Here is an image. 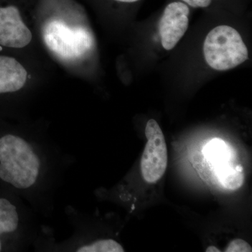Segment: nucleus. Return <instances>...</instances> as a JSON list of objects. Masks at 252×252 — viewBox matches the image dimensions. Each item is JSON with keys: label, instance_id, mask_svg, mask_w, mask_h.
Wrapping results in <instances>:
<instances>
[{"label": "nucleus", "instance_id": "1", "mask_svg": "<svg viewBox=\"0 0 252 252\" xmlns=\"http://www.w3.org/2000/svg\"><path fill=\"white\" fill-rule=\"evenodd\" d=\"M76 159L42 131L0 135V182L44 218L52 217L56 196Z\"/></svg>", "mask_w": 252, "mask_h": 252}, {"label": "nucleus", "instance_id": "2", "mask_svg": "<svg viewBox=\"0 0 252 252\" xmlns=\"http://www.w3.org/2000/svg\"><path fill=\"white\" fill-rule=\"evenodd\" d=\"M0 195V252H27L40 235L39 215L14 190Z\"/></svg>", "mask_w": 252, "mask_h": 252}, {"label": "nucleus", "instance_id": "3", "mask_svg": "<svg viewBox=\"0 0 252 252\" xmlns=\"http://www.w3.org/2000/svg\"><path fill=\"white\" fill-rule=\"evenodd\" d=\"M207 64L215 70L236 67L249 59L248 49L238 32L228 26H220L209 32L203 46Z\"/></svg>", "mask_w": 252, "mask_h": 252}, {"label": "nucleus", "instance_id": "4", "mask_svg": "<svg viewBox=\"0 0 252 252\" xmlns=\"http://www.w3.org/2000/svg\"><path fill=\"white\" fill-rule=\"evenodd\" d=\"M43 36L47 47L63 59L81 57L91 49L93 44L92 36L85 28L68 26L60 20L46 23Z\"/></svg>", "mask_w": 252, "mask_h": 252}, {"label": "nucleus", "instance_id": "5", "mask_svg": "<svg viewBox=\"0 0 252 252\" xmlns=\"http://www.w3.org/2000/svg\"><path fill=\"white\" fill-rule=\"evenodd\" d=\"M147 142L141 158V173L146 182L153 184L165 174L167 165V149L165 136L154 119L147 122L145 128Z\"/></svg>", "mask_w": 252, "mask_h": 252}, {"label": "nucleus", "instance_id": "6", "mask_svg": "<svg viewBox=\"0 0 252 252\" xmlns=\"http://www.w3.org/2000/svg\"><path fill=\"white\" fill-rule=\"evenodd\" d=\"M189 15L188 6L182 1H174L165 7L159 22L164 49L172 50L185 35L189 27Z\"/></svg>", "mask_w": 252, "mask_h": 252}, {"label": "nucleus", "instance_id": "7", "mask_svg": "<svg viewBox=\"0 0 252 252\" xmlns=\"http://www.w3.org/2000/svg\"><path fill=\"white\" fill-rule=\"evenodd\" d=\"M32 38L16 6L0 7V45L20 49L28 45Z\"/></svg>", "mask_w": 252, "mask_h": 252}, {"label": "nucleus", "instance_id": "8", "mask_svg": "<svg viewBox=\"0 0 252 252\" xmlns=\"http://www.w3.org/2000/svg\"><path fill=\"white\" fill-rule=\"evenodd\" d=\"M26 79L27 72L21 63L13 58L0 56V94L21 90Z\"/></svg>", "mask_w": 252, "mask_h": 252}, {"label": "nucleus", "instance_id": "9", "mask_svg": "<svg viewBox=\"0 0 252 252\" xmlns=\"http://www.w3.org/2000/svg\"><path fill=\"white\" fill-rule=\"evenodd\" d=\"M215 174L223 188L235 190L243 186L245 175L241 165H232L228 162H217Z\"/></svg>", "mask_w": 252, "mask_h": 252}, {"label": "nucleus", "instance_id": "10", "mask_svg": "<svg viewBox=\"0 0 252 252\" xmlns=\"http://www.w3.org/2000/svg\"><path fill=\"white\" fill-rule=\"evenodd\" d=\"M227 146L223 141L220 139H214L204 149L205 157L213 162L225 161L227 158Z\"/></svg>", "mask_w": 252, "mask_h": 252}, {"label": "nucleus", "instance_id": "11", "mask_svg": "<svg viewBox=\"0 0 252 252\" xmlns=\"http://www.w3.org/2000/svg\"><path fill=\"white\" fill-rule=\"evenodd\" d=\"M225 252H251L252 247L242 239H235L230 242L228 248L225 250Z\"/></svg>", "mask_w": 252, "mask_h": 252}, {"label": "nucleus", "instance_id": "12", "mask_svg": "<svg viewBox=\"0 0 252 252\" xmlns=\"http://www.w3.org/2000/svg\"><path fill=\"white\" fill-rule=\"evenodd\" d=\"M193 8H206L210 6L212 0H181Z\"/></svg>", "mask_w": 252, "mask_h": 252}, {"label": "nucleus", "instance_id": "13", "mask_svg": "<svg viewBox=\"0 0 252 252\" xmlns=\"http://www.w3.org/2000/svg\"><path fill=\"white\" fill-rule=\"evenodd\" d=\"M206 252H220V250L215 246H210L207 248Z\"/></svg>", "mask_w": 252, "mask_h": 252}, {"label": "nucleus", "instance_id": "14", "mask_svg": "<svg viewBox=\"0 0 252 252\" xmlns=\"http://www.w3.org/2000/svg\"><path fill=\"white\" fill-rule=\"evenodd\" d=\"M115 1H121V2L132 3L139 1V0H115Z\"/></svg>", "mask_w": 252, "mask_h": 252}]
</instances>
